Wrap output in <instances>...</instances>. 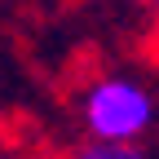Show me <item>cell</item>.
<instances>
[{"label": "cell", "mask_w": 159, "mask_h": 159, "mask_svg": "<svg viewBox=\"0 0 159 159\" xmlns=\"http://www.w3.org/2000/svg\"><path fill=\"white\" fill-rule=\"evenodd\" d=\"M155 9H159V0H155Z\"/></svg>", "instance_id": "obj_3"}, {"label": "cell", "mask_w": 159, "mask_h": 159, "mask_svg": "<svg viewBox=\"0 0 159 159\" xmlns=\"http://www.w3.org/2000/svg\"><path fill=\"white\" fill-rule=\"evenodd\" d=\"M0 159H5V155H0Z\"/></svg>", "instance_id": "obj_4"}, {"label": "cell", "mask_w": 159, "mask_h": 159, "mask_svg": "<svg viewBox=\"0 0 159 159\" xmlns=\"http://www.w3.org/2000/svg\"><path fill=\"white\" fill-rule=\"evenodd\" d=\"M80 124L89 142L142 146V137L155 128V97L128 75H102L80 93Z\"/></svg>", "instance_id": "obj_1"}, {"label": "cell", "mask_w": 159, "mask_h": 159, "mask_svg": "<svg viewBox=\"0 0 159 159\" xmlns=\"http://www.w3.org/2000/svg\"><path fill=\"white\" fill-rule=\"evenodd\" d=\"M71 159H155L146 146H106V142H84Z\"/></svg>", "instance_id": "obj_2"}]
</instances>
